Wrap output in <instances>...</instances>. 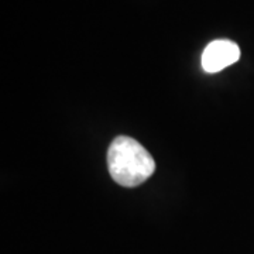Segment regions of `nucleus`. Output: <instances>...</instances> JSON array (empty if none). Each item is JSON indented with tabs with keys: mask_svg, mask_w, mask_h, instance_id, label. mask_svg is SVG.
<instances>
[{
	"mask_svg": "<svg viewBox=\"0 0 254 254\" xmlns=\"http://www.w3.org/2000/svg\"><path fill=\"white\" fill-rule=\"evenodd\" d=\"M110 175L122 187L133 188L147 181L155 170L151 154L134 138L116 137L108 151Z\"/></svg>",
	"mask_w": 254,
	"mask_h": 254,
	"instance_id": "nucleus-1",
	"label": "nucleus"
},
{
	"mask_svg": "<svg viewBox=\"0 0 254 254\" xmlns=\"http://www.w3.org/2000/svg\"><path fill=\"white\" fill-rule=\"evenodd\" d=\"M240 58V48L230 40L212 41L202 54V68L209 73H215L235 64Z\"/></svg>",
	"mask_w": 254,
	"mask_h": 254,
	"instance_id": "nucleus-2",
	"label": "nucleus"
}]
</instances>
